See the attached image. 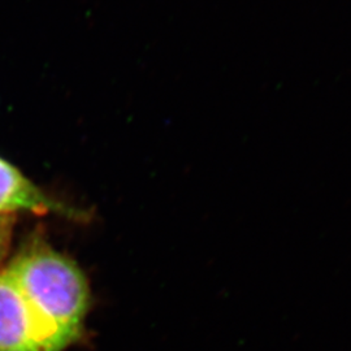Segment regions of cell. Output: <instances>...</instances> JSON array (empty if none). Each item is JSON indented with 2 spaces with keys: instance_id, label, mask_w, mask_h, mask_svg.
I'll list each match as a JSON object with an SVG mask.
<instances>
[{
  "instance_id": "obj_4",
  "label": "cell",
  "mask_w": 351,
  "mask_h": 351,
  "mask_svg": "<svg viewBox=\"0 0 351 351\" xmlns=\"http://www.w3.org/2000/svg\"><path fill=\"white\" fill-rule=\"evenodd\" d=\"M16 216L0 215V262L7 255L12 241L13 226Z\"/></svg>"
},
{
  "instance_id": "obj_1",
  "label": "cell",
  "mask_w": 351,
  "mask_h": 351,
  "mask_svg": "<svg viewBox=\"0 0 351 351\" xmlns=\"http://www.w3.org/2000/svg\"><path fill=\"white\" fill-rule=\"evenodd\" d=\"M4 267L42 314L82 337L91 294L88 277L73 259L34 234Z\"/></svg>"
},
{
  "instance_id": "obj_2",
  "label": "cell",
  "mask_w": 351,
  "mask_h": 351,
  "mask_svg": "<svg viewBox=\"0 0 351 351\" xmlns=\"http://www.w3.org/2000/svg\"><path fill=\"white\" fill-rule=\"evenodd\" d=\"M78 341L42 314L0 268V351H65Z\"/></svg>"
},
{
  "instance_id": "obj_3",
  "label": "cell",
  "mask_w": 351,
  "mask_h": 351,
  "mask_svg": "<svg viewBox=\"0 0 351 351\" xmlns=\"http://www.w3.org/2000/svg\"><path fill=\"white\" fill-rule=\"evenodd\" d=\"M55 215L75 221H88V213L49 195L14 164L0 156V215Z\"/></svg>"
}]
</instances>
